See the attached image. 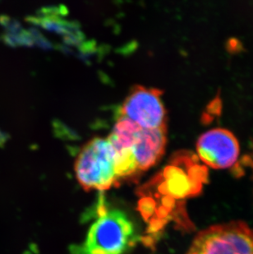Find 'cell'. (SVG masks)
Segmentation results:
<instances>
[{
	"mask_svg": "<svg viewBox=\"0 0 253 254\" xmlns=\"http://www.w3.org/2000/svg\"><path fill=\"white\" fill-rule=\"evenodd\" d=\"M140 240L128 216L119 209H103L89 228L86 239L69 254H125Z\"/></svg>",
	"mask_w": 253,
	"mask_h": 254,
	"instance_id": "obj_1",
	"label": "cell"
},
{
	"mask_svg": "<svg viewBox=\"0 0 253 254\" xmlns=\"http://www.w3.org/2000/svg\"><path fill=\"white\" fill-rule=\"evenodd\" d=\"M115 151L107 138L94 137L79 151L75 161L76 180L86 191L110 190L120 185L115 170Z\"/></svg>",
	"mask_w": 253,
	"mask_h": 254,
	"instance_id": "obj_2",
	"label": "cell"
},
{
	"mask_svg": "<svg viewBox=\"0 0 253 254\" xmlns=\"http://www.w3.org/2000/svg\"><path fill=\"white\" fill-rule=\"evenodd\" d=\"M186 254H253V227L242 221L209 226L195 236Z\"/></svg>",
	"mask_w": 253,
	"mask_h": 254,
	"instance_id": "obj_3",
	"label": "cell"
},
{
	"mask_svg": "<svg viewBox=\"0 0 253 254\" xmlns=\"http://www.w3.org/2000/svg\"><path fill=\"white\" fill-rule=\"evenodd\" d=\"M162 92L155 87L134 86L123 102L120 115L128 118L141 128L167 127Z\"/></svg>",
	"mask_w": 253,
	"mask_h": 254,
	"instance_id": "obj_4",
	"label": "cell"
},
{
	"mask_svg": "<svg viewBox=\"0 0 253 254\" xmlns=\"http://www.w3.org/2000/svg\"><path fill=\"white\" fill-rule=\"evenodd\" d=\"M196 151L206 166L216 170L229 168L239 158V141L229 130L214 128L200 136Z\"/></svg>",
	"mask_w": 253,
	"mask_h": 254,
	"instance_id": "obj_5",
	"label": "cell"
},
{
	"mask_svg": "<svg viewBox=\"0 0 253 254\" xmlns=\"http://www.w3.org/2000/svg\"><path fill=\"white\" fill-rule=\"evenodd\" d=\"M167 143V127L141 128L132 146L139 172L155 166L162 158Z\"/></svg>",
	"mask_w": 253,
	"mask_h": 254,
	"instance_id": "obj_6",
	"label": "cell"
},
{
	"mask_svg": "<svg viewBox=\"0 0 253 254\" xmlns=\"http://www.w3.org/2000/svg\"><path fill=\"white\" fill-rule=\"evenodd\" d=\"M141 129V127L136 123L120 115L107 139L115 152L131 149Z\"/></svg>",
	"mask_w": 253,
	"mask_h": 254,
	"instance_id": "obj_7",
	"label": "cell"
},
{
	"mask_svg": "<svg viewBox=\"0 0 253 254\" xmlns=\"http://www.w3.org/2000/svg\"><path fill=\"white\" fill-rule=\"evenodd\" d=\"M248 161H249V162H248V165H249L250 166V167H251L252 170H253V153L250 155V156H249V158H248Z\"/></svg>",
	"mask_w": 253,
	"mask_h": 254,
	"instance_id": "obj_8",
	"label": "cell"
}]
</instances>
